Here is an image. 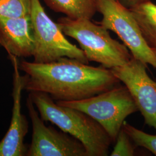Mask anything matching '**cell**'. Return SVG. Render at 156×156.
Masks as SVG:
<instances>
[{
	"mask_svg": "<svg viewBox=\"0 0 156 156\" xmlns=\"http://www.w3.org/2000/svg\"><path fill=\"white\" fill-rule=\"evenodd\" d=\"M24 90L42 92L57 101L88 98L117 86L120 80L110 69L89 66L75 58L62 57L54 62H19Z\"/></svg>",
	"mask_w": 156,
	"mask_h": 156,
	"instance_id": "1",
	"label": "cell"
},
{
	"mask_svg": "<svg viewBox=\"0 0 156 156\" xmlns=\"http://www.w3.org/2000/svg\"><path fill=\"white\" fill-rule=\"evenodd\" d=\"M44 121L55 124L83 145L87 156H108L113 142L99 123L78 109L61 106L48 94L33 91L28 95Z\"/></svg>",
	"mask_w": 156,
	"mask_h": 156,
	"instance_id": "2",
	"label": "cell"
},
{
	"mask_svg": "<svg viewBox=\"0 0 156 156\" xmlns=\"http://www.w3.org/2000/svg\"><path fill=\"white\" fill-rule=\"evenodd\" d=\"M57 24L65 35L75 39L87 60L108 69L126 64L133 58L125 45L113 39L108 30L90 19L59 18Z\"/></svg>",
	"mask_w": 156,
	"mask_h": 156,
	"instance_id": "3",
	"label": "cell"
},
{
	"mask_svg": "<svg viewBox=\"0 0 156 156\" xmlns=\"http://www.w3.org/2000/svg\"><path fill=\"white\" fill-rule=\"evenodd\" d=\"M83 112L104 128L115 142L125 119L138 111L134 99L126 86H116L111 89L88 98L56 102Z\"/></svg>",
	"mask_w": 156,
	"mask_h": 156,
	"instance_id": "4",
	"label": "cell"
},
{
	"mask_svg": "<svg viewBox=\"0 0 156 156\" xmlns=\"http://www.w3.org/2000/svg\"><path fill=\"white\" fill-rule=\"evenodd\" d=\"M30 17L34 38V62L47 63L66 57L88 64L83 50L67 40L57 23L47 15L39 0H31Z\"/></svg>",
	"mask_w": 156,
	"mask_h": 156,
	"instance_id": "5",
	"label": "cell"
},
{
	"mask_svg": "<svg viewBox=\"0 0 156 156\" xmlns=\"http://www.w3.org/2000/svg\"><path fill=\"white\" fill-rule=\"evenodd\" d=\"M100 24L116 34L134 58L156 69V56L144 38L130 9L119 0H97Z\"/></svg>",
	"mask_w": 156,
	"mask_h": 156,
	"instance_id": "6",
	"label": "cell"
},
{
	"mask_svg": "<svg viewBox=\"0 0 156 156\" xmlns=\"http://www.w3.org/2000/svg\"><path fill=\"white\" fill-rule=\"evenodd\" d=\"M26 105L33 126L31 143L26 156H87L79 140L45 125L29 96Z\"/></svg>",
	"mask_w": 156,
	"mask_h": 156,
	"instance_id": "7",
	"label": "cell"
},
{
	"mask_svg": "<svg viewBox=\"0 0 156 156\" xmlns=\"http://www.w3.org/2000/svg\"><path fill=\"white\" fill-rule=\"evenodd\" d=\"M147 65L133 57L126 64L110 69L127 87L145 123L156 130V82L148 75Z\"/></svg>",
	"mask_w": 156,
	"mask_h": 156,
	"instance_id": "8",
	"label": "cell"
},
{
	"mask_svg": "<svg viewBox=\"0 0 156 156\" xmlns=\"http://www.w3.org/2000/svg\"><path fill=\"white\" fill-rule=\"evenodd\" d=\"M13 67V108L9 128L0 142V156H26L27 150L24 143L28 133V125L26 116L22 113V93L24 90L23 78L19 72L17 57L9 56Z\"/></svg>",
	"mask_w": 156,
	"mask_h": 156,
	"instance_id": "9",
	"label": "cell"
},
{
	"mask_svg": "<svg viewBox=\"0 0 156 156\" xmlns=\"http://www.w3.org/2000/svg\"><path fill=\"white\" fill-rule=\"evenodd\" d=\"M0 45L16 57L33 56L34 38L30 15L0 18Z\"/></svg>",
	"mask_w": 156,
	"mask_h": 156,
	"instance_id": "10",
	"label": "cell"
},
{
	"mask_svg": "<svg viewBox=\"0 0 156 156\" xmlns=\"http://www.w3.org/2000/svg\"><path fill=\"white\" fill-rule=\"evenodd\" d=\"M146 42L156 49V4L147 0L130 8Z\"/></svg>",
	"mask_w": 156,
	"mask_h": 156,
	"instance_id": "11",
	"label": "cell"
},
{
	"mask_svg": "<svg viewBox=\"0 0 156 156\" xmlns=\"http://www.w3.org/2000/svg\"><path fill=\"white\" fill-rule=\"evenodd\" d=\"M53 11L72 19H90L97 12V0H44Z\"/></svg>",
	"mask_w": 156,
	"mask_h": 156,
	"instance_id": "12",
	"label": "cell"
},
{
	"mask_svg": "<svg viewBox=\"0 0 156 156\" xmlns=\"http://www.w3.org/2000/svg\"><path fill=\"white\" fill-rule=\"evenodd\" d=\"M31 0H0V18L30 15Z\"/></svg>",
	"mask_w": 156,
	"mask_h": 156,
	"instance_id": "13",
	"label": "cell"
},
{
	"mask_svg": "<svg viewBox=\"0 0 156 156\" xmlns=\"http://www.w3.org/2000/svg\"><path fill=\"white\" fill-rule=\"evenodd\" d=\"M122 128L136 146L145 147L156 156V135L147 134L125 121Z\"/></svg>",
	"mask_w": 156,
	"mask_h": 156,
	"instance_id": "14",
	"label": "cell"
},
{
	"mask_svg": "<svg viewBox=\"0 0 156 156\" xmlns=\"http://www.w3.org/2000/svg\"><path fill=\"white\" fill-rule=\"evenodd\" d=\"M116 144L112 152V156H133L135 155L136 146L133 144V140L122 128L116 138Z\"/></svg>",
	"mask_w": 156,
	"mask_h": 156,
	"instance_id": "15",
	"label": "cell"
},
{
	"mask_svg": "<svg viewBox=\"0 0 156 156\" xmlns=\"http://www.w3.org/2000/svg\"><path fill=\"white\" fill-rule=\"evenodd\" d=\"M119 1L122 4H123V5L126 6L128 8H130L138 4H140V2L147 0H119Z\"/></svg>",
	"mask_w": 156,
	"mask_h": 156,
	"instance_id": "16",
	"label": "cell"
},
{
	"mask_svg": "<svg viewBox=\"0 0 156 156\" xmlns=\"http://www.w3.org/2000/svg\"><path fill=\"white\" fill-rule=\"evenodd\" d=\"M152 50L153 51V52L154 53V54H155V55L156 56V49H152Z\"/></svg>",
	"mask_w": 156,
	"mask_h": 156,
	"instance_id": "17",
	"label": "cell"
}]
</instances>
